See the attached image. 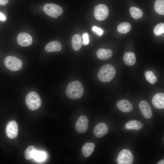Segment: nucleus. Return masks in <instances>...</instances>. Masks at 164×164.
<instances>
[{
  "instance_id": "obj_1",
  "label": "nucleus",
  "mask_w": 164,
  "mask_h": 164,
  "mask_svg": "<svg viewBox=\"0 0 164 164\" xmlns=\"http://www.w3.org/2000/svg\"><path fill=\"white\" fill-rule=\"evenodd\" d=\"M84 93V89L81 83L78 80H74L67 85L66 93L70 98L76 100L80 98Z\"/></svg>"
},
{
  "instance_id": "obj_2",
  "label": "nucleus",
  "mask_w": 164,
  "mask_h": 164,
  "mask_svg": "<svg viewBox=\"0 0 164 164\" xmlns=\"http://www.w3.org/2000/svg\"><path fill=\"white\" fill-rule=\"evenodd\" d=\"M116 73L115 69L113 66L109 64H105L100 68L97 76L99 80L101 82H108L113 79Z\"/></svg>"
},
{
  "instance_id": "obj_3",
  "label": "nucleus",
  "mask_w": 164,
  "mask_h": 164,
  "mask_svg": "<svg viewBox=\"0 0 164 164\" xmlns=\"http://www.w3.org/2000/svg\"><path fill=\"white\" fill-rule=\"evenodd\" d=\"M25 101L28 108L32 111L38 109L42 103L39 96L37 93L34 91L30 92L27 94Z\"/></svg>"
},
{
  "instance_id": "obj_4",
  "label": "nucleus",
  "mask_w": 164,
  "mask_h": 164,
  "mask_svg": "<svg viewBox=\"0 0 164 164\" xmlns=\"http://www.w3.org/2000/svg\"><path fill=\"white\" fill-rule=\"evenodd\" d=\"M43 9L47 15L55 18L61 15L63 12L61 6L54 4H46L44 5Z\"/></svg>"
},
{
  "instance_id": "obj_5",
  "label": "nucleus",
  "mask_w": 164,
  "mask_h": 164,
  "mask_svg": "<svg viewBox=\"0 0 164 164\" xmlns=\"http://www.w3.org/2000/svg\"><path fill=\"white\" fill-rule=\"evenodd\" d=\"M4 64L8 69L13 71L20 70L22 66V63L20 59L11 56H7L5 58Z\"/></svg>"
},
{
  "instance_id": "obj_6",
  "label": "nucleus",
  "mask_w": 164,
  "mask_h": 164,
  "mask_svg": "<svg viewBox=\"0 0 164 164\" xmlns=\"http://www.w3.org/2000/svg\"><path fill=\"white\" fill-rule=\"evenodd\" d=\"M118 164H132L134 161V157L131 152L126 149L121 150L116 159Z\"/></svg>"
},
{
  "instance_id": "obj_7",
  "label": "nucleus",
  "mask_w": 164,
  "mask_h": 164,
  "mask_svg": "<svg viewBox=\"0 0 164 164\" xmlns=\"http://www.w3.org/2000/svg\"><path fill=\"white\" fill-rule=\"evenodd\" d=\"M109 9L107 6L103 4L96 5L94 9V15L95 18L99 21H103L107 17Z\"/></svg>"
},
{
  "instance_id": "obj_8",
  "label": "nucleus",
  "mask_w": 164,
  "mask_h": 164,
  "mask_svg": "<svg viewBox=\"0 0 164 164\" xmlns=\"http://www.w3.org/2000/svg\"><path fill=\"white\" fill-rule=\"evenodd\" d=\"M18 133V125L15 121H11L8 123L6 129V133L10 138L13 139L17 136Z\"/></svg>"
},
{
  "instance_id": "obj_9",
  "label": "nucleus",
  "mask_w": 164,
  "mask_h": 164,
  "mask_svg": "<svg viewBox=\"0 0 164 164\" xmlns=\"http://www.w3.org/2000/svg\"><path fill=\"white\" fill-rule=\"evenodd\" d=\"M17 40L19 44L23 47L30 46L32 42V36L28 33L24 32L20 33L18 35Z\"/></svg>"
},
{
  "instance_id": "obj_10",
  "label": "nucleus",
  "mask_w": 164,
  "mask_h": 164,
  "mask_svg": "<svg viewBox=\"0 0 164 164\" xmlns=\"http://www.w3.org/2000/svg\"><path fill=\"white\" fill-rule=\"evenodd\" d=\"M89 124L87 118L84 116H81L78 118L76 124V129L79 133H83L87 130Z\"/></svg>"
},
{
  "instance_id": "obj_11",
  "label": "nucleus",
  "mask_w": 164,
  "mask_h": 164,
  "mask_svg": "<svg viewBox=\"0 0 164 164\" xmlns=\"http://www.w3.org/2000/svg\"><path fill=\"white\" fill-rule=\"evenodd\" d=\"M139 107L142 115L146 119L151 118L152 115V110L149 104L146 101H142L139 104Z\"/></svg>"
},
{
  "instance_id": "obj_12",
  "label": "nucleus",
  "mask_w": 164,
  "mask_h": 164,
  "mask_svg": "<svg viewBox=\"0 0 164 164\" xmlns=\"http://www.w3.org/2000/svg\"><path fill=\"white\" fill-rule=\"evenodd\" d=\"M108 131V125L105 123L100 122L94 127L93 132L94 135L97 138H101L107 134Z\"/></svg>"
},
{
  "instance_id": "obj_13",
  "label": "nucleus",
  "mask_w": 164,
  "mask_h": 164,
  "mask_svg": "<svg viewBox=\"0 0 164 164\" xmlns=\"http://www.w3.org/2000/svg\"><path fill=\"white\" fill-rule=\"evenodd\" d=\"M117 107L119 110L125 113L131 112L133 109V105L127 99H123L118 101L117 103Z\"/></svg>"
},
{
  "instance_id": "obj_14",
  "label": "nucleus",
  "mask_w": 164,
  "mask_h": 164,
  "mask_svg": "<svg viewBox=\"0 0 164 164\" xmlns=\"http://www.w3.org/2000/svg\"><path fill=\"white\" fill-rule=\"evenodd\" d=\"M152 103L155 107L159 109L164 108V94L159 93L155 94L152 97Z\"/></svg>"
},
{
  "instance_id": "obj_15",
  "label": "nucleus",
  "mask_w": 164,
  "mask_h": 164,
  "mask_svg": "<svg viewBox=\"0 0 164 164\" xmlns=\"http://www.w3.org/2000/svg\"><path fill=\"white\" fill-rule=\"evenodd\" d=\"M62 46L61 43L57 41H51L47 43L45 47V50L48 52L60 51Z\"/></svg>"
},
{
  "instance_id": "obj_16",
  "label": "nucleus",
  "mask_w": 164,
  "mask_h": 164,
  "mask_svg": "<svg viewBox=\"0 0 164 164\" xmlns=\"http://www.w3.org/2000/svg\"><path fill=\"white\" fill-rule=\"evenodd\" d=\"M113 53L110 49L101 48L98 49L96 52V55L100 59L105 60L111 58Z\"/></svg>"
},
{
  "instance_id": "obj_17",
  "label": "nucleus",
  "mask_w": 164,
  "mask_h": 164,
  "mask_svg": "<svg viewBox=\"0 0 164 164\" xmlns=\"http://www.w3.org/2000/svg\"><path fill=\"white\" fill-rule=\"evenodd\" d=\"M123 60L125 64L128 66L133 65L136 61L135 54L132 52L125 53L123 56Z\"/></svg>"
},
{
  "instance_id": "obj_18",
  "label": "nucleus",
  "mask_w": 164,
  "mask_h": 164,
  "mask_svg": "<svg viewBox=\"0 0 164 164\" xmlns=\"http://www.w3.org/2000/svg\"><path fill=\"white\" fill-rule=\"evenodd\" d=\"M82 37L79 34L74 35L72 37L71 43L73 49L75 51L79 50L82 44Z\"/></svg>"
},
{
  "instance_id": "obj_19",
  "label": "nucleus",
  "mask_w": 164,
  "mask_h": 164,
  "mask_svg": "<svg viewBox=\"0 0 164 164\" xmlns=\"http://www.w3.org/2000/svg\"><path fill=\"white\" fill-rule=\"evenodd\" d=\"M95 147L94 144L91 142L86 143L82 147V153L86 157H89L93 153Z\"/></svg>"
},
{
  "instance_id": "obj_20",
  "label": "nucleus",
  "mask_w": 164,
  "mask_h": 164,
  "mask_svg": "<svg viewBox=\"0 0 164 164\" xmlns=\"http://www.w3.org/2000/svg\"><path fill=\"white\" fill-rule=\"evenodd\" d=\"M142 123L136 120H132L127 122L125 124V127L127 129L138 130L143 127Z\"/></svg>"
},
{
  "instance_id": "obj_21",
  "label": "nucleus",
  "mask_w": 164,
  "mask_h": 164,
  "mask_svg": "<svg viewBox=\"0 0 164 164\" xmlns=\"http://www.w3.org/2000/svg\"><path fill=\"white\" fill-rule=\"evenodd\" d=\"M129 12L131 16L135 19H140L143 15L141 10L134 7H132L130 8Z\"/></svg>"
},
{
  "instance_id": "obj_22",
  "label": "nucleus",
  "mask_w": 164,
  "mask_h": 164,
  "mask_svg": "<svg viewBox=\"0 0 164 164\" xmlns=\"http://www.w3.org/2000/svg\"><path fill=\"white\" fill-rule=\"evenodd\" d=\"M144 75L146 80L151 84H155L157 81V77L152 71H146Z\"/></svg>"
},
{
  "instance_id": "obj_23",
  "label": "nucleus",
  "mask_w": 164,
  "mask_h": 164,
  "mask_svg": "<svg viewBox=\"0 0 164 164\" xmlns=\"http://www.w3.org/2000/svg\"><path fill=\"white\" fill-rule=\"evenodd\" d=\"M154 9L159 14L164 15V0H157L154 4Z\"/></svg>"
},
{
  "instance_id": "obj_24",
  "label": "nucleus",
  "mask_w": 164,
  "mask_h": 164,
  "mask_svg": "<svg viewBox=\"0 0 164 164\" xmlns=\"http://www.w3.org/2000/svg\"><path fill=\"white\" fill-rule=\"evenodd\" d=\"M131 28V25L128 22H124L120 23L118 26L117 29L120 33L125 34L130 31Z\"/></svg>"
},
{
  "instance_id": "obj_25",
  "label": "nucleus",
  "mask_w": 164,
  "mask_h": 164,
  "mask_svg": "<svg viewBox=\"0 0 164 164\" xmlns=\"http://www.w3.org/2000/svg\"><path fill=\"white\" fill-rule=\"evenodd\" d=\"M46 157V155L44 152L37 150L36 149L34 152L32 156V158L39 162L43 161Z\"/></svg>"
},
{
  "instance_id": "obj_26",
  "label": "nucleus",
  "mask_w": 164,
  "mask_h": 164,
  "mask_svg": "<svg viewBox=\"0 0 164 164\" xmlns=\"http://www.w3.org/2000/svg\"><path fill=\"white\" fill-rule=\"evenodd\" d=\"M36 149L35 148L32 146H29L26 150L24 156L27 160H29L32 158V156L34 151Z\"/></svg>"
},
{
  "instance_id": "obj_27",
  "label": "nucleus",
  "mask_w": 164,
  "mask_h": 164,
  "mask_svg": "<svg viewBox=\"0 0 164 164\" xmlns=\"http://www.w3.org/2000/svg\"><path fill=\"white\" fill-rule=\"evenodd\" d=\"M153 32L156 36H159L164 33V23H160L156 26L154 29Z\"/></svg>"
},
{
  "instance_id": "obj_28",
  "label": "nucleus",
  "mask_w": 164,
  "mask_h": 164,
  "mask_svg": "<svg viewBox=\"0 0 164 164\" xmlns=\"http://www.w3.org/2000/svg\"><path fill=\"white\" fill-rule=\"evenodd\" d=\"M92 30L99 36L102 35L104 33V31L101 28L94 26L92 28Z\"/></svg>"
},
{
  "instance_id": "obj_29",
  "label": "nucleus",
  "mask_w": 164,
  "mask_h": 164,
  "mask_svg": "<svg viewBox=\"0 0 164 164\" xmlns=\"http://www.w3.org/2000/svg\"><path fill=\"white\" fill-rule=\"evenodd\" d=\"M82 44L85 46L87 45L89 43V35L87 32L83 34L82 36Z\"/></svg>"
},
{
  "instance_id": "obj_30",
  "label": "nucleus",
  "mask_w": 164,
  "mask_h": 164,
  "mask_svg": "<svg viewBox=\"0 0 164 164\" xmlns=\"http://www.w3.org/2000/svg\"><path fill=\"white\" fill-rule=\"evenodd\" d=\"M6 20V17L5 14L1 12H0V21L2 22H5Z\"/></svg>"
},
{
  "instance_id": "obj_31",
  "label": "nucleus",
  "mask_w": 164,
  "mask_h": 164,
  "mask_svg": "<svg viewBox=\"0 0 164 164\" xmlns=\"http://www.w3.org/2000/svg\"><path fill=\"white\" fill-rule=\"evenodd\" d=\"M9 2V0H0V6H4L7 5Z\"/></svg>"
},
{
  "instance_id": "obj_32",
  "label": "nucleus",
  "mask_w": 164,
  "mask_h": 164,
  "mask_svg": "<svg viewBox=\"0 0 164 164\" xmlns=\"http://www.w3.org/2000/svg\"><path fill=\"white\" fill-rule=\"evenodd\" d=\"M157 164H164V159L158 162Z\"/></svg>"
}]
</instances>
